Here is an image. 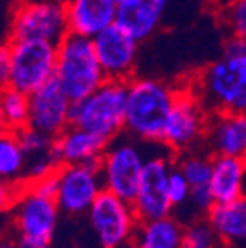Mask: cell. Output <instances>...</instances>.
Listing matches in <instances>:
<instances>
[{
	"mask_svg": "<svg viewBox=\"0 0 246 248\" xmlns=\"http://www.w3.org/2000/svg\"><path fill=\"white\" fill-rule=\"evenodd\" d=\"M176 90L157 78L129 79L124 131L146 143H162Z\"/></svg>",
	"mask_w": 246,
	"mask_h": 248,
	"instance_id": "cell-1",
	"label": "cell"
},
{
	"mask_svg": "<svg viewBox=\"0 0 246 248\" xmlns=\"http://www.w3.org/2000/svg\"><path fill=\"white\" fill-rule=\"evenodd\" d=\"M191 85L210 112H246V54H222L198 71Z\"/></svg>",
	"mask_w": 246,
	"mask_h": 248,
	"instance_id": "cell-2",
	"label": "cell"
},
{
	"mask_svg": "<svg viewBox=\"0 0 246 248\" xmlns=\"http://www.w3.org/2000/svg\"><path fill=\"white\" fill-rule=\"evenodd\" d=\"M55 79L71 102L88 97L107 81L93 38L67 33L57 43Z\"/></svg>",
	"mask_w": 246,
	"mask_h": 248,
	"instance_id": "cell-3",
	"label": "cell"
},
{
	"mask_svg": "<svg viewBox=\"0 0 246 248\" xmlns=\"http://www.w3.org/2000/svg\"><path fill=\"white\" fill-rule=\"evenodd\" d=\"M127 81L107 79L88 97L73 102L71 124L110 141L126 126Z\"/></svg>",
	"mask_w": 246,
	"mask_h": 248,
	"instance_id": "cell-4",
	"label": "cell"
},
{
	"mask_svg": "<svg viewBox=\"0 0 246 248\" xmlns=\"http://www.w3.org/2000/svg\"><path fill=\"white\" fill-rule=\"evenodd\" d=\"M212 112L193 85L176 90V97L167 117L162 145L174 155L200 148L205 143Z\"/></svg>",
	"mask_w": 246,
	"mask_h": 248,
	"instance_id": "cell-5",
	"label": "cell"
},
{
	"mask_svg": "<svg viewBox=\"0 0 246 248\" xmlns=\"http://www.w3.org/2000/svg\"><path fill=\"white\" fill-rule=\"evenodd\" d=\"M146 141L133 136H116L105 147L100 159V172L104 188L127 202H133L138 193L143 167L150 155L145 150Z\"/></svg>",
	"mask_w": 246,
	"mask_h": 248,
	"instance_id": "cell-6",
	"label": "cell"
},
{
	"mask_svg": "<svg viewBox=\"0 0 246 248\" xmlns=\"http://www.w3.org/2000/svg\"><path fill=\"white\" fill-rule=\"evenodd\" d=\"M12 210L19 248H50L61 212L55 198L40 195L24 185Z\"/></svg>",
	"mask_w": 246,
	"mask_h": 248,
	"instance_id": "cell-7",
	"label": "cell"
},
{
	"mask_svg": "<svg viewBox=\"0 0 246 248\" xmlns=\"http://www.w3.org/2000/svg\"><path fill=\"white\" fill-rule=\"evenodd\" d=\"M69 33L65 2L23 0L15 5L9 40H45L57 45Z\"/></svg>",
	"mask_w": 246,
	"mask_h": 248,
	"instance_id": "cell-8",
	"label": "cell"
},
{
	"mask_svg": "<svg viewBox=\"0 0 246 248\" xmlns=\"http://www.w3.org/2000/svg\"><path fill=\"white\" fill-rule=\"evenodd\" d=\"M11 85L31 95L55 78L57 45L45 40H9Z\"/></svg>",
	"mask_w": 246,
	"mask_h": 248,
	"instance_id": "cell-9",
	"label": "cell"
},
{
	"mask_svg": "<svg viewBox=\"0 0 246 248\" xmlns=\"http://www.w3.org/2000/svg\"><path fill=\"white\" fill-rule=\"evenodd\" d=\"M92 229L102 248H119L133 240L139 224L133 203L104 190L88 212Z\"/></svg>",
	"mask_w": 246,
	"mask_h": 248,
	"instance_id": "cell-10",
	"label": "cell"
},
{
	"mask_svg": "<svg viewBox=\"0 0 246 248\" xmlns=\"http://www.w3.org/2000/svg\"><path fill=\"white\" fill-rule=\"evenodd\" d=\"M104 190L100 164H71L59 167V191L55 202L61 212L69 216L86 214Z\"/></svg>",
	"mask_w": 246,
	"mask_h": 248,
	"instance_id": "cell-11",
	"label": "cell"
},
{
	"mask_svg": "<svg viewBox=\"0 0 246 248\" xmlns=\"http://www.w3.org/2000/svg\"><path fill=\"white\" fill-rule=\"evenodd\" d=\"M172 164L169 155L164 154H152L146 160L138 193L131 202L139 222L172 216V203L167 193V181Z\"/></svg>",
	"mask_w": 246,
	"mask_h": 248,
	"instance_id": "cell-12",
	"label": "cell"
},
{
	"mask_svg": "<svg viewBox=\"0 0 246 248\" xmlns=\"http://www.w3.org/2000/svg\"><path fill=\"white\" fill-rule=\"evenodd\" d=\"M96 55L107 79L129 81L135 78L139 42L119 24L105 28L93 38Z\"/></svg>",
	"mask_w": 246,
	"mask_h": 248,
	"instance_id": "cell-13",
	"label": "cell"
},
{
	"mask_svg": "<svg viewBox=\"0 0 246 248\" xmlns=\"http://www.w3.org/2000/svg\"><path fill=\"white\" fill-rule=\"evenodd\" d=\"M71 105L73 102L54 78L30 95L28 126L55 138L71 124Z\"/></svg>",
	"mask_w": 246,
	"mask_h": 248,
	"instance_id": "cell-14",
	"label": "cell"
},
{
	"mask_svg": "<svg viewBox=\"0 0 246 248\" xmlns=\"http://www.w3.org/2000/svg\"><path fill=\"white\" fill-rule=\"evenodd\" d=\"M203 145L212 155L246 160V112H212Z\"/></svg>",
	"mask_w": 246,
	"mask_h": 248,
	"instance_id": "cell-15",
	"label": "cell"
},
{
	"mask_svg": "<svg viewBox=\"0 0 246 248\" xmlns=\"http://www.w3.org/2000/svg\"><path fill=\"white\" fill-rule=\"evenodd\" d=\"M170 2L172 0H119L116 24L141 43L158 31Z\"/></svg>",
	"mask_w": 246,
	"mask_h": 248,
	"instance_id": "cell-16",
	"label": "cell"
},
{
	"mask_svg": "<svg viewBox=\"0 0 246 248\" xmlns=\"http://www.w3.org/2000/svg\"><path fill=\"white\" fill-rule=\"evenodd\" d=\"M119 0H65L69 33L95 38L116 24Z\"/></svg>",
	"mask_w": 246,
	"mask_h": 248,
	"instance_id": "cell-17",
	"label": "cell"
},
{
	"mask_svg": "<svg viewBox=\"0 0 246 248\" xmlns=\"http://www.w3.org/2000/svg\"><path fill=\"white\" fill-rule=\"evenodd\" d=\"M108 141L83 128L69 124L54 138V155L61 166L71 164H100Z\"/></svg>",
	"mask_w": 246,
	"mask_h": 248,
	"instance_id": "cell-18",
	"label": "cell"
},
{
	"mask_svg": "<svg viewBox=\"0 0 246 248\" xmlns=\"http://www.w3.org/2000/svg\"><path fill=\"white\" fill-rule=\"evenodd\" d=\"M207 221L220 241L234 247H246V197L226 203H214L207 212Z\"/></svg>",
	"mask_w": 246,
	"mask_h": 248,
	"instance_id": "cell-19",
	"label": "cell"
},
{
	"mask_svg": "<svg viewBox=\"0 0 246 248\" xmlns=\"http://www.w3.org/2000/svg\"><path fill=\"white\" fill-rule=\"evenodd\" d=\"M246 160L214 155L210 176V191L215 203H226L245 195Z\"/></svg>",
	"mask_w": 246,
	"mask_h": 248,
	"instance_id": "cell-20",
	"label": "cell"
},
{
	"mask_svg": "<svg viewBox=\"0 0 246 248\" xmlns=\"http://www.w3.org/2000/svg\"><path fill=\"white\" fill-rule=\"evenodd\" d=\"M184 228L172 216L143 221L133 236L135 248H179Z\"/></svg>",
	"mask_w": 246,
	"mask_h": 248,
	"instance_id": "cell-21",
	"label": "cell"
},
{
	"mask_svg": "<svg viewBox=\"0 0 246 248\" xmlns=\"http://www.w3.org/2000/svg\"><path fill=\"white\" fill-rule=\"evenodd\" d=\"M28 157L15 131L5 129L0 133V178L23 183Z\"/></svg>",
	"mask_w": 246,
	"mask_h": 248,
	"instance_id": "cell-22",
	"label": "cell"
},
{
	"mask_svg": "<svg viewBox=\"0 0 246 248\" xmlns=\"http://www.w3.org/2000/svg\"><path fill=\"white\" fill-rule=\"evenodd\" d=\"M0 105H2V114L7 129L11 131H19L26 128L30 123V95L17 88L0 90Z\"/></svg>",
	"mask_w": 246,
	"mask_h": 248,
	"instance_id": "cell-23",
	"label": "cell"
},
{
	"mask_svg": "<svg viewBox=\"0 0 246 248\" xmlns=\"http://www.w3.org/2000/svg\"><path fill=\"white\" fill-rule=\"evenodd\" d=\"M179 155L181 157L176 160V166L186 176L191 188H195V186H208L212 176V160H214V155L210 152H200L198 148Z\"/></svg>",
	"mask_w": 246,
	"mask_h": 248,
	"instance_id": "cell-24",
	"label": "cell"
},
{
	"mask_svg": "<svg viewBox=\"0 0 246 248\" xmlns=\"http://www.w3.org/2000/svg\"><path fill=\"white\" fill-rule=\"evenodd\" d=\"M219 236L208 221H195L183 231L179 248H217Z\"/></svg>",
	"mask_w": 246,
	"mask_h": 248,
	"instance_id": "cell-25",
	"label": "cell"
},
{
	"mask_svg": "<svg viewBox=\"0 0 246 248\" xmlns=\"http://www.w3.org/2000/svg\"><path fill=\"white\" fill-rule=\"evenodd\" d=\"M220 19L229 35L246 40V0H227L220 9Z\"/></svg>",
	"mask_w": 246,
	"mask_h": 248,
	"instance_id": "cell-26",
	"label": "cell"
},
{
	"mask_svg": "<svg viewBox=\"0 0 246 248\" xmlns=\"http://www.w3.org/2000/svg\"><path fill=\"white\" fill-rule=\"evenodd\" d=\"M15 133L19 136V141H21V145H23L24 152H26L28 159L38 157V155L50 154L52 148H54V138L30 128V126H26V128L19 129V131H15Z\"/></svg>",
	"mask_w": 246,
	"mask_h": 248,
	"instance_id": "cell-27",
	"label": "cell"
},
{
	"mask_svg": "<svg viewBox=\"0 0 246 248\" xmlns=\"http://www.w3.org/2000/svg\"><path fill=\"white\" fill-rule=\"evenodd\" d=\"M167 193L169 200L172 203V209L189 203V195H191V185L188 183L186 176L181 172V169L172 164V169L169 172V181H167Z\"/></svg>",
	"mask_w": 246,
	"mask_h": 248,
	"instance_id": "cell-28",
	"label": "cell"
},
{
	"mask_svg": "<svg viewBox=\"0 0 246 248\" xmlns=\"http://www.w3.org/2000/svg\"><path fill=\"white\" fill-rule=\"evenodd\" d=\"M23 188V183H14L0 178V214L9 212V210L14 209L15 202L19 200L21 197Z\"/></svg>",
	"mask_w": 246,
	"mask_h": 248,
	"instance_id": "cell-29",
	"label": "cell"
},
{
	"mask_svg": "<svg viewBox=\"0 0 246 248\" xmlns=\"http://www.w3.org/2000/svg\"><path fill=\"white\" fill-rule=\"evenodd\" d=\"M214 203H215V200H214V195L210 191V186H195V188H191L189 205L198 214H207Z\"/></svg>",
	"mask_w": 246,
	"mask_h": 248,
	"instance_id": "cell-30",
	"label": "cell"
},
{
	"mask_svg": "<svg viewBox=\"0 0 246 248\" xmlns=\"http://www.w3.org/2000/svg\"><path fill=\"white\" fill-rule=\"evenodd\" d=\"M28 186H31L35 191H38L40 195H45L48 198H55L59 191V169L52 170L50 174L43 176V178L36 179V181L30 183Z\"/></svg>",
	"mask_w": 246,
	"mask_h": 248,
	"instance_id": "cell-31",
	"label": "cell"
},
{
	"mask_svg": "<svg viewBox=\"0 0 246 248\" xmlns=\"http://www.w3.org/2000/svg\"><path fill=\"white\" fill-rule=\"evenodd\" d=\"M11 85V50L9 42L0 43V90Z\"/></svg>",
	"mask_w": 246,
	"mask_h": 248,
	"instance_id": "cell-32",
	"label": "cell"
},
{
	"mask_svg": "<svg viewBox=\"0 0 246 248\" xmlns=\"http://www.w3.org/2000/svg\"><path fill=\"white\" fill-rule=\"evenodd\" d=\"M0 248H19V243L14 240H7V238H2L0 240Z\"/></svg>",
	"mask_w": 246,
	"mask_h": 248,
	"instance_id": "cell-33",
	"label": "cell"
},
{
	"mask_svg": "<svg viewBox=\"0 0 246 248\" xmlns=\"http://www.w3.org/2000/svg\"><path fill=\"white\" fill-rule=\"evenodd\" d=\"M7 126H5V121H4V114H2V105H0V133L5 131Z\"/></svg>",
	"mask_w": 246,
	"mask_h": 248,
	"instance_id": "cell-34",
	"label": "cell"
},
{
	"mask_svg": "<svg viewBox=\"0 0 246 248\" xmlns=\"http://www.w3.org/2000/svg\"><path fill=\"white\" fill-rule=\"evenodd\" d=\"M245 248H246V247H245Z\"/></svg>",
	"mask_w": 246,
	"mask_h": 248,
	"instance_id": "cell-35",
	"label": "cell"
}]
</instances>
